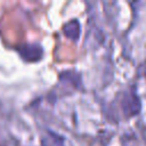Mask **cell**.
<instances>
[{"mask_svg": "<svg viewBox=\"0 0 146 146\" xmlns=\"http://www.w3.org/2000/svg\"><path fill=\"white\" fill-rule=\"evenodd\" d=\"M121 107L125 116H132L139 113L140 111V102L135 91L124 92L121 99Z\"/></svg>", "mask_w": 146, "mask_h": 146, "instance_id": "cell-1", "label": "cell"}, {"mask_svg": "<svg viewBox=\"0 0 146 146\" xmlns=\"http://www.w3.org/2000/svg\"><path fill=\"white\" fill-rule=\"evenodd\" d=\"M63 32H64V34H65L68 39H71V40H73V41H76V40L79 39L80 32H81L80 23H79L76 19L70 21L67 24L64 25Z\"/></svg>", "mask_w": 146, "mask_h": 146, "instance_id": "cell-3", "label": "cell"}, {"mask_svg": "<svg viewBox=\"0 0 146 146\" xmlns=\"http://www.w3.org/2000/svg\"><path fill=\"white\" fill-rule=\"evenodd\" d=\"M18 52L26 62H36L42 57V48L39 44H23Z\"/></svg>", "mask_w": 146, "mask_h": 146, "instance_id": "cell-2", "label": "cell"}, {"mask_svg": "<svg viewBox=\"0 0 146 146\" xmlns=\"http://www.w3.org/2000/svg\"><path fill=\"white\" fill-rule=\"evenodd\" d=\"M144 75H145V78H146V63H145V65H144Z\"/></svg>", "mask_w": 146, "mask_h": 146, "instance_id": "cell-4", "label": "cell"}]
</instances>
